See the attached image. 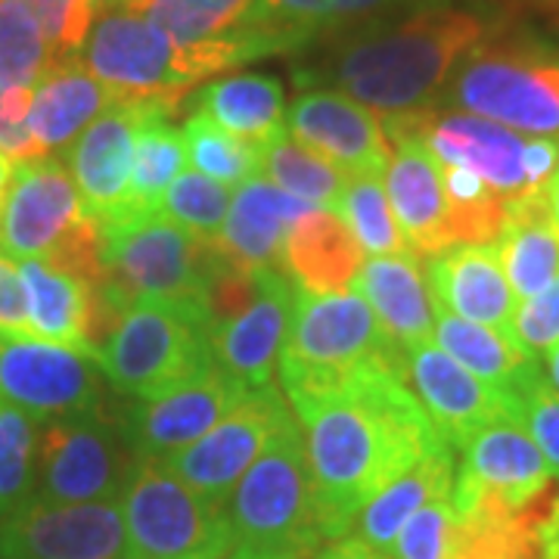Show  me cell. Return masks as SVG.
I'll return each mask as SVG.
<instances>
[{
  "label": "cell",
  "instance_id": "cell-54",
  "mask_svg": "<svg viewBox=\"0 0 559 559\" xmlns=\"http://www.w3.org/2000/svg\"><path fill=\"white\" fill-rule=\"evenodd\" d=\"M227 559H286V557H271V554H259V550H249V547H237Z\"/></svg>",
  "mask_w": 559,
  "mask_h": 559
},
{
  "label": "cell",
  "instance_id": "cell-9",
  "mask_svg": "<svg viewBox=\"0 0 559 559\" xmlns=\"http://www.w3.org/2000/svg\"><path fill=\"white\" fill-rule=\"evenodd\" d=\"M399 355L401 348L385 336L377 314L358 293H296V311L280 348L277 370L283 392H299Z\"/></svg>",
  "mask_w": 559,
  "mask_h": 559
},
{
  "label": "cell",
  "instance_id": "cell-11",
  "mask_svg": "<svg viewBox=\"0 0 559 559\" xmlns=\"http://www.w3.org/2000/svg\"><path fill=\"white\" fill-rule=\"evenodd\" d=\"M0 401L38 423L103 407V370L57 342L0 333Z\"/></svg>",
  "mask_w": 559,
  "mask_h": 559
},
{
  "label": "cell",
  "instance_id": "cell-27",
  "mask_svg": "<svg viewBox=\"0 0 559 559\" xmlns=\"http://www.w3.org/2000/svg\"><path fill=\"white\" fill-rule=\"evenodd\" d=\"M355 289L399 348L432 340V296L417 255H377L360 264Z\"/></svg>",
  "mask_w": 559,
  "mask_h": 559
},
{
  "label": "cell",
  "instance_id": "cell-41",
  "mask_svg": "<svg viewBox=\"0 0 559 559\" xmlns=\"http://www.w3.org/2000/svg\"><path fill=\"white\" fill-rule=\"evenodd\" d=\"M227 187L218 180L205 178L200 171H180L171 180V187L162 197L159 212L178 221L180 227L193 230L202 240H215L221 234V224L227 218Z\"/></svg>",
  "mask_w": 559,
  "mask_h": 559
},
{
  "label": "cell",
  "instance_id": "cell-32",
  "mask_svg": "<svg viewBox=\"0 0 559 559\" xmlns=\"http://www.w3.org/2000/svg\"><path fill=\"white\" fill-rule=\"evenodd\" d=\"M193 112H202L218 128L249 143H267L283 131V81L274 75H227L200 87L190 97Z\"/></svg>",
  "mask_w": 559,
  "mask_h": 559
},
{
  "label": "cell",
  "instance_id": "cell-53",
  "mask_svg": "<svg viewBox=\"0 0 559 559\" xmlns=\"http://www.w3.org/2000/svg\"><path fill=\"white\" fill-rule=\"evenodd\" d=\"M544 559H559V520L557 525L547 532V540H544Z\"/></svg>",
  "mask_w": 559,
  "mask_h": 559
},
{
  "label": "cell",
  "instance_id": "cell-39",
  "mask_svg": "<svg viewBox=\"0 0 559 559\" xmlns=\"http://www.w3.org/2000/svg\"><path fill=\"white\" fill-rule=\"evenodd\" d=\"M53 62L35 10L25 0H0V84L32 91Z\"/></svg>",
  "mask_w": 559,
  "mask_h": 559
},
{
  "label": "cell",
  "instance_id": "cell-45",
  "mask_svg": "<svg viewBox=\"0 0 559 559\" xmlns=\"http://www.w3.org/2000/svg\"><path fill=\"white\" fill-rule=\"evenodd\" d=\"M38 16L53 60L75 57L91 35L97 7L91 0H25Z\"/></svg>",
  "mask_w": 559,
  "mask_h": 559
},
{
  "label": "cell",
  "instance_id": "cell-19",
  "mask_svg": "<svg viewBox=\"0 0 559 559\" xmlns=\"http://www.w3.org/2000/svg\"><path fill=\"white\" fill-rule=\"evenodd\" d=\"M20 280L28 308V333L97 360L103 342L121 318V308L106 296L103 280L91 283L38 259L20 261Z\"/></svg>",
  "mask_w": 559,
  "mask_h": 559
},
{
  "label": "cell",
  "instance_id": "cell-31",
  "mask_svg": "<svg viewBox=\"0 0 559 559\" xmlns=\"http://www.w3.org/2000/svg\"><path fill=\"white\" fill-rule=\"evenodd\" d=\"M432 326L441 352H448L463 370H469L476 380L498 389L507 399L516 401L522 385L540 373L538 358L525 355L516 342L500 336L498 330L457 318L441 305H432Z\"/></svg>",
  "mask_w": 559,
  "mask_h": 559
},
{
  "label": "cell",
  "instance_id": "cell-10",
  "mask_svg": "<svg viewBox=\"0 0 559 559\" xmlns=\"http://www.w3.org/2000/svg\"><path fill=\"white\" fill-rule=\"evenodd\" d=\"M134 454L119 419L97 411L44 419L38 432L35 495L40 503H103L119 500Z\"/></svg>",
  "mask_w": 559,
  "mask_h": 559
},
{
  "label": "cell",
  "instance_id": "cell-46",
  "mask_svg": "<svg viewBox=\"0 0 559 559\" xmlns=\"http://www.w3.org/2000/svg\"><path fill=\"white\" fill-rule=\"evenodd\" d=\"M513 342L525 355H547L559 342V280L544 293L516 305L513 314Z\"/></svg>",
  "mask_w": 559,
  "mask_h": 559
},
{
  "label": "cell",
  "instance_id": "cell-4",
  "mask_svg": "<svg viewBox=\"0 0 559 559\" xmlns=\"http://www.w3.org/2000/svg\"><path fill=\"white\" fill-rule=\"evenodd\" d=\"M227 516L240 547L286 559L318 557L326 540L320 532L314 481L296 419L280 426L237 481L227 500Z\"/></svg>",
  "mask_w": 559,
  "mask_h": 559
},
{
  "label": "cell",
  "instance_id": "cell-47",
  "mask_svg": "<svg viewBox=\"0 0 559 559\" xmlns=\"http://www.w3.org/2000/svg\"><path fill=\"white\" fill-rule=\"evenodd\" d=\"M0 333H28V308H25V289L20 280V264L0 259Z\"/></svg>",
  "mask_w": 559,
  "mask_h": 559
},
{
  "label": "cell",
  "instance_id": "cell-12",
  "mask_svg": "<svg viewBox=\"0 0 559 559\" xmlns=\"http://www.w3.org/2000/svg\"><path fill=\"white\" fill-rule=\"evenodd\" d=\"M557 479L520 417H500L460 448L451 503L454 510L485 503L520 513L538 503Z\"/></svg>",
  "mask_w": 559,
  "mask_h": 559
},
{
  "label": "cell",
  "instance_id": "cell-5",
  "mask_svg": "<svg viewBox=\"0 0 559 559\" xmlns=\"http://www.w3.org/2000/svg\"><path fill=\"white\" fill-rule=\"evenodd\" d=\"M212 267V240L162 212H138L100 230L103 289L121 311L134 301H171L205 311Z\"/></svg>",
  "mask_w": 559,
  "mask_h": 559
},
{
  "label": "cell",
  "instance_id": "cell-23",
  "mask_svg": "<svg viewBox=\"0 0 559 559\" xmlns=\"http://www.w3.org/2000/svg\"><path fill=\"white\" fill-rule=\"evenodd\" d=\"M423 274L429 296H436V305L444 311L513 340L516 293L500 267L495 242L451 246L426 261Z\"/></svg>",
  "mask_w": 559,
  "mask_h": 559
},
{
  "label": "cell",
  "instance_id": "cell-42",
  "mask_svg": "<svg viewBox=\"0 0 559 559\" xmlns=\"http://www.w3.org/2000/svg\"><path fill=\"white\" fill-rule=\"evenodd\" d=\"M399 0H259L264 20L277 22L301 38H314L318 28H330L340 22H358L380 10L395 7Z\"/></svg>",
  "mask_w": 559,
  "mask_h": 559
},
{
  "label": "cell",
  "instance_id": "cell-44",
  "mask_svg": "<svg viewBox=\"0 0 559 559\" xmlns=\"http://www.w3.org/2000/svg\"><path fill=\"white\" fill-rule=\"evenodd\" d=\"M516 417L538 444L547 466L559 476V392L547 382L544 370L522 385L516 395Z\"/></svg>",
  "mask_w": 559,
  "mask_h": 559
},
{
  "label": "cell",
  "instance_id": "cell-51",
  "mask_svg": "<svg viewBox=\"0 0 559 559\" xmlns=\"http://www.w3.org/2000/svg\"><path fill=\"white\" fill-rule=\"evenodd\" d=\"M544 377H547V382L554 385L559 392V342L547 352V367H544Z\"/></svg>",
  "mask_w": 559,
  "mask_h": 559
},
{
  "label": "cell",
  "instance_id": "cell-22",
  "mask_svg": "<svg viewBox=\"0 0 559 559\" xmlns=\"http://www.w3.org/2000/svg\"><path fill=\"white\" fill-rule=\"evenodd\" d=\"M286 128L293 140L333 162L348 178L385 175L392 143L382 119L364 103L342 91H305L286 109Z\"/></svg>",
  "mask_w": 559,
  "mask_h": 559
},
{
  "label": "cell",
  "instance_id": "cell-36",
  "mask_svg": "<svg viewBox=\"0 0 559 559\" xmlns=\"http://www.w3.org/2000/svg\"><path fill=\"white\" fill-rule=\"evenodd\" d=\"M333 215L342 218V224L352 230V237L358 240L360 249H367L373 255H404V252H411L404 237H401L399 221L392 215L389 197H385L377 175L348 178Z\"/></svg>",
  "mask_w": 559,
  "mask_h": 559
},
{
  "label": "cell",
  "instance_id": "cell-40",
  "mask_svg": "<svg viewBox=\"0 0 559 559\" xmlns=\"http://www.w3.org/2000/svg\"><path fill=\"white\" fill-rule=\"evenodd\" d=\"M40 423L0 401V520L22 510L35 495Z\"/></svg>",
  "mask_w": 559,
  "mask_h": 559
},
{
  "label": "cell",
  "instance_id": "cell-3",
  "mask_svg": "<svg viewBox=\"0 0 559 559\" xmlns=\"http://www.w3.org/2000/svg\"><path fill=\"white\" fill-rule=\"evenodd\" d=\"M441 100L525 138L559 140V47L503 28L460 62Z\"/></svg>",
  "mask_w": 559,
  "mask_h": 559
},
{
  "label": "cell",
  "instance_id": "cell-52",
  "mask_svg": "<svg viewBox=\"0 0 559 559\" xmlns=\"http://www.w3.org/2000/svg\"><path fill=\"white\" fill-rule=\"evenodd\" d=\"M10 180H13V159L0 153V209H3V200H7Z\"/></svg>",
  "mask_w": 559,
  "mask_h": 559
},
{
  "label": "cell",
  "instance_id": "cell-17",
  "mask_svg": "<svg viewBox=\"0 0 559 559\" xmlns=\"http://www.w3.org/2000/svg\"><path fill=\"white\" fill-rule=\"evenodd\" d=\"M401 377L451 451H460L481 426L516 417V401L476 380L432 340L401 348Z\"/></svg>",
  "mask_w": 559,
  "mask_h": 559
},
{
  "label": "cell",
  "instance_id": "cell-55",
  "mask_svg": "<svg viewBox=\"0 0 559 559\" xmlns=\"http://www.w3.org/2000/svg\"><path fill=\"white\" fill-rule=\"evenodd\" d=\"M91 3H94L97 10H109L112 3H124V0H91Z\"/></svg>",
  "mask_w": 559,
  "mask_h": 559
},
{
  "label": "cell",
  "instance_id": "cell-20",
  "mask_svg": "<svg viewBox=\"0 0 559 559\" xmlns=\"http://www.w3.org/2000/svg\"><path fill=\"white\" fill-rule=\"evenodd\" d=\"M296 293L283 267L255 271L252 301L240 314L212 323V364L249 392L271 385L296 311Z\"/></svg>",
  "mask_w": 559,
  "mask_h": 559
},
{
  "label": "cell",
  "instance_id": "cell-2",
  "mask_svg": "<svg viewBox=\"0 0 559 559\" xmlns=\"http://www.w3.org/2000/svg\"><path fill=\"white\" fill-rule=\"evenodd\" d=\"M500 10L426 3L401 22L342 44L320 79L373 112L401 116L436 106L460 62L507 28Z\"/></svg>",
  "mask_w": 559,
  "mask_h": 559
},
{
  "label": "cell",
  "instance_id": "cell-34",
  "mask_svg": "<svg viewBox=\"0 0 559 559\" xmlns=\"http://www.w3.org/2000/svg\"><path fill=\"white\" fill-rule=\"evenodd\" d=\"M128 10L190 47L240 35L259 16V0H134Z\"/></svg>",
  "mask_w": 559,
  "mask_h": 559
},
{
  "label": "cell",
  "instance_id": "cell-6",
  "mask_svg": "<svg viewBox=\"0 0 559 559\" xmlns=\"http://www.w3.org/2000/svg\"><path fill=\"white\" fill-rule=\"evenodd\" d=\"M0 242L7 259H38L100 283V230L84 215L69 168L53 156L13 165L0 209Z\"/></svg>",
  "mask_w": 559,
  "mask_h": 559
},
{
  "label": "cell",
  "instance_id": "cell-49",
  "mask_svg": "<svg viewBox=\"0 0 559 559\" xmlns=\"http://www.w3.org/2000/svg\"><path fill=\"white\" fill-rule=\"evenodd\" d=\"M491 3H503L507 10L510 7H525V10H535V13H540V16H547V20H554L559 25V0H491Z\"/></svg>",
  "mask_w": 559,
  "mask_h": 559
},
{
  "label": "cell",
  "instance_id": "cell-56",
  "mask_svg": "<svg viewBox=\"0 0 559 559\" xmlns=\"http://www.w3.org/2000/svg\"><path fill=\"white\" fill-rule=\"evenodd\" d=\"M128 3H134V0H124V7H128Z\"/></svg>",
  "mask_w": 559,
  "mask_h": 559
},
{
  "label": "cell",
  "instance_id": "cell-8",
  "mask_svg": "<svg viewBox=\"0 0 559 559\" xmlns=\"http://www.w3.org/2000/svg\"><path fill=\"white\" fill-rule=\"evenodd\" d=\"M212 323L202 308L134 301L97 352L103 377L121 399H146L212 364Z\"/></svg>",
  "mask_w": 559,
  "mask_h": 559
},
{
  "label": "cell",
  "instance_id": "cell-28",
  "mask_svg": "<svg viewBox=\"0 0 559 559\" xmlns=\"http://www.w3.org/2000/svg\"><path fill=\"white\" fill-rule=\"evenodd\" d=\"M457 516L454 559H544L547 532L559 520V479L538 503L520 513L479 503L469 510H457Z\"/></svg>",
  "mask_w": 559,
  "mask_h": 559
},
{
  "label": "cell",
  "instance_id": "cell-24",
  "mask_svg": "<svg viewBox=\"0 0 559 559\" xmlns=\"http://www.w3.org/2000/svg\"><path fill=\"white\" fill-rule=\"evenodd\" d=\"M308 212H314L308 202L289 197L277 183L259 175L246 180L227 209V218L221 224V234L212 240L215 252L227 264L255 274L261 267H280L283 242L289 227Z\"/></svg>",
  "mask_w": 559,
  "mask_h": 559
},
{
  "label": "cell",
  "instance_id": "cell-35",
  "mask_svg": "<svg viewBox=\"0 0 559 559\" xmlns=\"http://www.w3.org/2000/svg\"><path fill=\"white\" fill-rule=\"evenodd\" d=\"M261 168H264L261 175L277 183L280 190L308 202L311 209H326V212H336V202L348 183L345 171L318 156L314 150L301 146L286 131L261 143Z\"/></svg>",
  "mask_w": 559,
  "mask_h": 559
},
{
  "label": "cell",
  "instance_id": "cell-38",
  "mask_svg": "<svg viewBox=\"0 0 559 559\" xmlns=\"http://www.w3.org/2000/svg\"><path fill=\"white\" fill-rule=\"evenodd\" d=\"M441 165V162H439ZM444 197H448V221L454 246L495 242L503 230L507 200L498 197L488 183L466 168L441 165Z\"/></svg>",
  "mask_w": 559,
  "mask_h": 559
},
{
  "label": "cell",
  "instance_id": "cell-25",
  "mask_svg": "<svg viewBox=\"0 0 559 559\" xmlns=\"http://www.w3.org/2000/svg\"><path fill=\"white\" fill-rule=\"evenodd\" d=\"M112 94L87 72V66L75 57H62L47 66L38 84L32 87L28 106V131L38 143L40 156L69 150L81 131L112 106Z\"/></svg>",
  "mask_w": 559,
  "mask_h": 559
},
{
  "label": "cell",
  "instance_id": "cell-30",
  "mask_svg": "<svg viewBox=\"0 0 559 559\" xmlns=\"http://www.w3.org/2000/svg\"><path fill=\"white\" fill-rule=\"evenodd\" d=\"M454 473H457V463H454L451 448H439L429 457L419 460L417 466L401 473L399 479L389 481L377 498L364 503V510L355 520L358 538L367 547L392 557V547H395V538L404 528V522L411 520L417 510H423L426 503L451 498Z\"/></svg>",
  "mask_w": 559,
  "mask_h": 559
},
{
  "label": "cell",
  "instance_id": "cell-14",
  "mask_svg": "<svg viewBox=\"0 0 559 559\" xmlns=\"http://www.w3.org/2000/svg\"><path fill=\"white\" fill-rule=\"evenodd\" d=\"M246 395L249 389H242L221 367L209 364L202 373L171 389H162L146 399H131L116 419L134 457L165 460L202 439Z\"/></svg>",
  "mask_w": 559,
  "mask_h": 559
},
{
  "label": "cell",
  "instance_id": "cell-50",
  "mask_svg": "<svg viewBox=\"0 0 559 559\" xmlns=\"http://www.w3.org/2000/svg\"><path fill=\"white\" fill-rule=\"evenodd\" d=\"M544 205H547V218L559 234V168L554 171V178L544 183Z\"/></svg>",
  "mask_w": 559,
  "mask_h": 559
},
{
  "label": "cell",
  "instance_id": "cell-15",
  "mask_svg": "<svg viewBox=\"0 0 559 559\" xmlns=\"http://www.w3.org/2000/svg\"><path fill=\"white\" fill-rule=\"evenodd\" d=\"M116 500L40 503L0 520V559H128Z\"/></svg>",
  "mask_w": 559,
  "mask_h": 559
},
{
  "label": "cell",
  "instance_id": "cell-43",
  "mask_svg": "<svg viewBox=\"0 0 559 559\" xmlns=\"http://www.w3.org/2000/svg\"><path fill=\"white\" fill-rule=\"evenodd\" d=\"M460 516L451 498L432 500L417 510L395 538V559H454L457 554Z\"/></svg>",
  "mask_w": 559,
  "mask_h": 559
},
{
  "label": "cell",
  "instance_id": "cell-26",
  "mask_svg": "<svg viewBox=\"0 0 559 559\" xmlns=\"http://www.w3.org/2000/svg\"><path fill=\"white\" fill-rule=\"evenodd\" d=\"M280 267L293 277L299 293L340 296L355 286L360 271V246L333 212H308L283 242Z\"/></svg>",
  "mask_w": 559,
  "mask_h": 559
},
{
  "label": "cell",
  "instance_id": "cell-21",
  "mask_svg": "<svg viewBox=\"0 0 559 559\" xmlns=\"http://www.w3.org/2000/svg\"><path fill=\"white\" fill-rule=\"evenodd\" d=\"M382 128L392 143V159L385 168L392 215L407 249L432 259L454 246L441 165L404 116H385Z\"/></svg>",
  "mask_w": 559,
  "mask_h": 559
},
{
  "label": "cell",
  "instance_id": "cell-33",
  "mask_svg": "<svg viewBox=\"0 0 559 559\" xmlns=\"http://www.w3.org/2000/svg\"><path fill=\"white\" fill-rule=\"evenodd\" d=\"M180 109L183 103L178 100H150L140 121L131 165V200L138 212H159L165 190L183 171L187 143L183 131L171 121Z\"/></svg>",
  "mask_w": 559,
  "mask_h": 559
},
{
  "label": "cell",
  "instance_id": "cell-7",
  "mask_svg": "<svg viewBox=\"0 0 559 559\" xmlns=\"http://www.w3.org/2000/svg\"><path fill=\"white\" fill-rule=\"evenodd\" d=\"M128 559H227L234 525L227 507L180 481L162 460L138 457L119 495Z\"/></svg>",
  "mask_w": 559,
  "mask_h": 559
},
{
  "label": "cell",
  "instance_id": "cell-48",
  "mask_svg": "<svg viewBox=\"0 0 559 559\" xmlns=\"http://www.w3.org/2000/svg\"><path fill=\"white\" fill-rule=\"evenodd\" d=\"M314 559H395V557L380 554V550L367 547L360 538H348V535H345V538L340 540H326Z\"/></svg>",
  "mask_w": 559,
  "mask_h": 559
},
{
  "label": "cell",
  "instance_id": "cell-18",
  "mask_svg": "<svg viewBox=\"0 0 559 559\" xmlns=\"http://www.w3.org/2000/svg\"><path fill=\"white\" fill-rule=\"evenodd\" d=\"M401 116L441 165L473 171L503 200L532 193L525 180L528 138L520 131H510L481 116H469L460 109H439V106L401 112Z\"/></svg>",
  "mask_w": 559,
  "mask_h": 559
},
{
  "label": "cell",
  "instance_id": "cell-13",
  "mask_svg": "<svg viewBox=\"0 0 559 559\" xmlns=\"http://www.w3.org/2000/svg\"><path fill=\"white\" fill-rule=\"evenodd\" d=\"M286 419H293L286 411V399L271 382L264 389H252L237 407H230L218 419V426H212L202 439L162 463L193 491H200L202 498L227 507L237 481L259 460Z\"/></svg>",
  "mask_w": 559,
  "mask_h": 559
},
{
  "label": "cell",
  "instance_id": "cell-29",
  "mask_svg": "<svg viewBox=\"0 0 559 559\" xmlns=\"http://www.w3.org/2000/svg\"><path fill=\"white\" fill-rule=\"evenodd\" d=\"M500 267L516 299H532L559 280V234L547 218L544 190L507 200L503 230L495 240Z\"/></svg>",
  "mask_w": 559,
  "mask_h": 559
},
{
  "label": "cell",
  "instance_id": "cell-37",
  "mask_svg": "<svg viewBox=\"0 0 559 559\" xmlns=\"http://www.w3.org/2000/svg\"><path fill=\"white\" fill-rule=\"evenodd\" d=\"M187 156L205 178L218 180L224 187H237L261 175V146L249 140L234 138L202 112H190L183 121Z\"/></svg>",
  "mask_w": 559,
  "mask_h": 559
},
{
  "label": "cell",
  "instance_id": "cell-16",
  "mask_svg": "<svg viewBox=\"0 0 559 559\" xmlns=\"http://www.w3.org/2000/svg\"><path fill=\"white\" fill-rule=\"evenodd\" d=\"M146 106L150 100H116L66 150L81 209L97 224V230L128 215H138L131 200V165H134V138L146 116Z\"/></svg>",
  "mask_w": 559,
  "mask_h": 559
},
{
  "label": "cell",
  "instance_id": "cell-1",
  "mask_svg": "<svg viewBox=\"0 0 559 559\" xmlns=\"http://www.w3.org/2000/svg\"><path fill=\"white\" fill-rule=\"evenodd\" d=\"M286 399L299 417L323 540L345 538L367 500L448 448L401 377V355Z\"/></svg>",
  "mask_w": 559,
  "mask_h": 559
}]
</instances>
